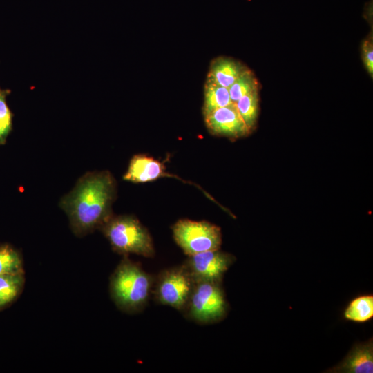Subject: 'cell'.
<instances>
[{
  "mask_svg": "<svg viewBox=\"0 0 373 373\" xmlns=\"http://www.w3.org/2000/svg\"><path fill=\"white\" fill-rule=\"evenodd\" d=\"M194 280L183 265L163 271L155 285L159 303L179 310L184 309L192 291Z\"/></svg>",
  "mask_w": 373,
  "mask_h": 373,
  "instance_id": "8992f818",
  "label": "cell"
},
{
  "mask_svg": "<svg viewBox=\"0 0 373 373\" xmlns=\"http://www.w3.org/2000/svg\"><path fill=\"white\" fill-rule=\"evenodd\" d=\"M361 57L363 64L372 77L373 75V41L372 37H368L363 40L361 45Z\"/></svg>",
  "mask_w": 373,
  "mask_h": 373,
  "instance_id": "d6986e66",
  "label": "cell"
},
{
  "mask_svg": "<svg viewBox=\"0 0 373 373\" xmlns=\"http://www.w3.org/2000/svg\"><path fill=\"white\" fill-rule=\"evenodd\" d=\"M11 113L6 101V92L0 90V143H3L11 130Z\"/></svg>",
  "mask_w": 373,
  "mask_h": 373,
  "instance_id": "ac0fdd59",
  "label": "cell"
},
{
  "mask_svg": "<svg viewBox=\"0 0 373 373\" xmlns=\"http://www.w3.org/2000/svg\"><path fill=\"white\" fill-rule=\"evenodd\" d=\"M24 283V274L0 275V310L19 296Z\"/></svg>",
  "mask_w": 373,
  "mask_h": 373,
  "instance_id": "4fadbf2b",
  "label": "cell"
},
{
  "mask_svg": "<svg viewBox=\"0 0 373 373\" xmlns=\"http://www.w3.org/2000/svg\"><path fill=\"white\" fill-rule=\"evenodd\" d=\"M171 176L166 172L163 163L146 155L139 154L131 158L123 178L127 181L138 183Z\"/></svg>",
  "mask_w": 373,
  "mask_h": 373,
  "instance_id": "9c48e42d",
  "label": "cell"
},
{
  "mask_svg": "<svg viewBox=\"0 0 373 373\" xmlns=\"http://www.w3.org/2000/svg\"><path fill=\"white\" fill-rule=\"evenodd\" d=\"M176 243L188 255L219 249L220 228L207 221L178 220L172 227Z\"/></svg>",
  "mask_w": 373,
  "mask_h": 373,
  "instance_id": "5b68a950",
  "label": "cell"
},
{
  "mask_svg": "<svg viewBox=\"0 0 373 373\" xmlns=\"http://www.w3.org/2000/svg\"><path fill=\"white\" fill-rule=\"evenodd\" d=\"M115 186L108 171L90 173L62 198L60 205L76 236H84L100 229L110 219Z\"/></svg>",
  "mask_w": 373,
  "mask_h": 373,
  "instance_id": "6da1fadb",
  "label": "cell"
},
{
  "mask_svg": "<svg viewBox=\"0 0 373 373\" xmlns=\"http://www.w3.org/2000/svg\"><path fill=\"white\" fill-rule=\"evenodd\" d=\"M20 253L6 244L0 245V275L24 274Z\"/></svg>",
  "mask_w": 373,
  "mask_h": 373,
  "instance_id": "2e32d148",
  "label": "cell"
},
{
  "mask_svg": "<svg viewBox=\"0 0 373 373\" xmlns=\"http://www.w3.org/2000/svg\"><path fill=\"white\" fill-rule=\"evenodd\" d=\"M231 101L227 88L206 80L204 88V104L202 113L204 117L213 111L226 106Z\"/></svg>",
  "mask_w": 373,
  "mask_h": 373,
  "instance_id": "7c38bea8",
  "label": "cell"
},
{
  "mask_svg": "<svg viewBox=\"0 0 373 373\" xmlns=\"http://www.w3.org/2000/svg\"><path fill=\"white\" fill-rule=\"evenodd\" d=\"M327 372L338 373H372V339H370L367 343L356 345L340 364Z\"/></svg>",
  "mask_w": 373,
  "mask_h": 373,
  "instance_id": "30bf717a",
  "label": "cell"
},
{
  "mask_svg": "<svg viewBox=\"0 0 373 373\" xmlns=\"http://www.w3.org/2000/svg\"><path fill=\"white\" fill-rule=\"evenodd\" d=\"M235 258L230 254L211 250L189 256L184 266L194 282L220 283L224 274L232 265Z\"/></svg>",
  "mask_w": 373,
  "mask_h": 373,
  "instance_id": "52a82bcc",
  "label": "cell"
},
{
  "mask_svg": "<svg viewBox=\"0 0 373 373\" xmlns=\"http://www.w3.org/2000/svg\"><path fill=\"white\" fill-rule=\"evenodd\" d=\"M204 117L209 131L214 135L234 140L246 137L251 133L234 102L218 108Z\"/></svg>",
  "mask_w": 373,
  "mask_h": 373,
  "instance_id": "ba28073f",
  "label": "cell"
},
{
  "mask_svg": "<svg viewBox=\"0 0 373 373\" xmlns=\"http://www.w3.org/2000/svg\"><path fill=\"white\" fill-rule=\"evenodd\" d=\"M346 319L365 322L373 316V296H362L354 299L345 311Z\"/></svg>",
  "mask_w": 373,
  "mask_h": 373,
  "instance_id": "9a60e30c",
  "label": "cell"
},
{
  "mask_svg": "<svg viewBox=\"0 0 373 373\" xmlns=\"http://www.w3.org/2000/svg\"><path fill=\"white\" fill-rule=\"evenodd\" d=\"M247 69L233 58L218 57L211 62L206 80L228 88Z\"/></svg>",
  "mask_w": 373,
  "mask_h": 373,
  "instance_id": "8fae6325",
  "label": "cell"
},
{
  "mask_svg": "<svg viewBox=\"0 0 373 373\" xmlns=\"http://www.w3.org/2000/svg\"><path fill=\"white\" fill-rule=\"evenodd\" d=\"M184 309L191 319L199 323H214L222 318L227 302L219 283L195 282Z\"/></svg>",
  "mask_w": 373,
  "mask_h": 373,
  "instance_id": "277c9868",
  "label": "cell"
},
{
  "mask_svg": "<svg viewBox=\"0 0 373 373\" xmlns=\"http://www.w3.org/2000/svg\"><path fill=\"white\" fill-rule=\"evenodd\" d=\"M100 229L118 254H133L148 258L155 255L149 232L132 216H112Z\"/></svg>",
  "mask_w": 373,
  "mask_h": 373,
  "instance_id": "3957f363",
  "label": "cell"
},
{
  "mask_svg": "<svg viewBox=\"0 0 373 373\" xmlns=\"http://www.w3.org/2000/svg\"><path fill=\"white\" fill-rule=\"evenodd\" d=\"M153 285V277L125 256L111 275L110 293L121 310L137 312L147 303Z\"/></svg>",
  "mask_w": 373,
  "mask_h": 373,
  "instance_id": "7a4b0ae2",
  "label": "cell"
},
{
  "mask_svg": "<svg viewBox=\"0 0 373 373\" xmlns=\"http://www.w3.org/2000/svg\"><path fill=\"white\" fill-rule=\"evenodd\" d=\"M236 104L245 124L251 132L256 127L258 115V90L242 97Z\"/></svg>",
  "mask_w": 373,
  "mask_h": 373,
  "instance_id": "5bb4252c",
  "label": "cell"
},
{
  "mask_svg": "<svg viewBox=\"0 0 373 373\" xmlns=\"http://www.w3.org/2000/svg\"><path fill=\"white\" fill-rule=\"evenodd\" d=\"M258 82L249 68L244 71L228 88L231 101L236 103L242 97L258 90Z\"/></svg>",
  "mask_w": 373,
  "mask_h": 373,
  "instance_id": "e0dca14e",
  "label": "cell"
}]
</instances>
